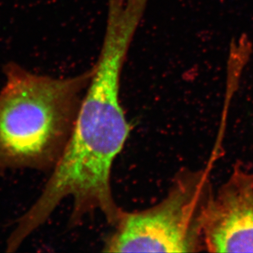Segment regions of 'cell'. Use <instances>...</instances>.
Wrapping results in <instances>:
<instances>
[{
    "mask_svg": "<svg viewBox=\"0 0 253 253\" xmlns=\"http://www.w3.org/2000/svg\"><path fill=\"white\" fill-rule=\"evenodd\" d=\"M251 43L247 37L241 38L231 43L229 50L228 68H227L226 88H225V100L223 106L222 114L220 120L219 131L213 148L216 151L223 149L225 139L226 122L232 100L239 88V83L244 68L249 62L251 55Z\"/></svg>",
    "mask_w": 253,
    "mask_h": 253,
    "instance_id": "5b68a950",
    "label": "cell"
},
{
    "mask_svg": "<svg viewBox=\"0 0 253 253\" xmlns=\"http://www.w3.org/2000/svg\"><path fill=\"white\" fill-rule=\"evenodd\" d=\"M0 89V169H53L72 135L93 67L66 78L11 62Z\"/></svg>",
    "mask_w": 253,
    "mask_h": 253,
    "instance_id": "7a4b0ae2",
    "label": "cell"
},
{
    "mask_svg": "<svg viewBox=\"0 0 253 253\" xmlns=\"http://www.w3.org/2000/svg\"><path fill=\"white\" fill-rule=\"evenodd\" d=\"M142 19L140 11L129 3L108 7L100 53L72 135L43 191L7 239L8 253L43 225L65 198L73 200L74 222L96 211L113 226L119 220L123 210L113 198L111 174L131 130L120 101L121 77Z\"/></svg>",
    "mask_w": 253,
    "mask_h": 253,
    "instance_id": "6da1fadb",
    "label": "cell"
},
{
    "mask_svg": "<svg viewBox=\"0 0 253 253\" xmlns=\"http://www.w3.org/2000/svg\"><path fill=\"white\" fill-rule=\"evenodd\" d=\"M213 166L176 174L168 195L143 211H123L106 239V253H198L205 251L203 223L213 196Z\"/></svg>",
    "mask_w": 253,
    "mask_h": 253,
    "instance_id": "3957f363",
    "label": "cell"
},
{
    "mask_svg": "<svg viewBox=\"0 0 253 253\" xmlns=\"http://www.w3.org/2000/svg\"><path fill=\"white\" fill-rule=\"evenodd\" d=\"M205 251L253 253V172L236 163L206 210Z\"/></svg>",
    "mask_w": 253,
    "mask_h": 253,
    "instance_id": "277c9868",
    "label": "cell"
}]
</instances>
